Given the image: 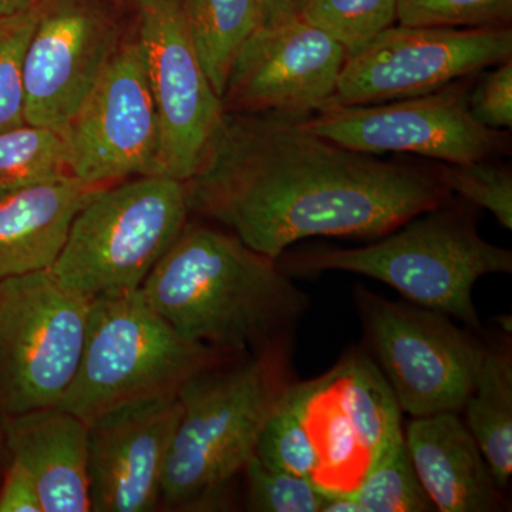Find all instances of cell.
<instances>
[{
    "instance_id": "obj_1",
    "label": "cell",
    "mask_w": 512,
    "mask_h": 512,
    "mask_svg": "<svg viewBox=\"0 0 512 512\" xmlns=\"http://www.w3.org/2000/svg\"><path fill=\"white\" fill-rule=\"evenodd\" d=\"M303 119L224 111L185 181L190 212L278 261L302 239L383 237L450 200L437 170L339 146Z\"/></svg>"
},
{
    "instance_id": "obj_2",
    "label": "cell",
    "mask_w": 512,
    "mask_h": 512,
    "mask_svg": "<svg viewBox=\"0 0 512 512\" xmlns=\"http://www.w3.org/2000/svg\"><path fill=\"white\" fill-rule=\"evenodd\" d=\"M140 291L183 338L227 352L269 348L309 305L276 259L195 224L185 225Z\"/></svg>"
},
{
    "instance_id": "obj_3",
    "label": "cell",
    "mask_w": 512,
    "mask_h": 512,
    "mask_svg": "<svg viewBox=\"0 0 512 512\" xmlns=\"http://www.w3.org/2000/svg\"><path fill=\"white\" fill-rule=\"evenodd\" d=\"M269 346L228 370L207 369L181 387V417L165 460L161 504L198 510L255 456L286 387L285 353Z\"/></svg>"
},
{
    "instance_id": "obj_4",
    "label": "cell",
    "mask_w": 512,
    "mask_h": 512,
    "mask_svg": "<svg viewBox=\"0 0 512 512\" xmlns=\"http://www.w3.org/2000/svg\"><path fill=\"white\" fill-rule=\"evenodd\" d=\"M447 204L417 215L367 247L288 256L286 271L367 276L392 286L413 305L480 329L474 285L485 275L511 274L512 252L485 241L470 215Z\"/></svg>"
},
{
    "instance_id": "obj_5",
    "label": "cell",
    "mask_w": 512,
    "mask_h": 512,
    "mask_svg": "<svg viewBox=\"0 0 512 512\" xmlns=\"http://www.w3.org/2000/svg\"><path fill=\"white\" fill-rule=\"evenodd\" d=\"M215 353L183 338L140 289L94 296L79 367L57 407L90 423L124 404L177 394Z\"/></svg>"
},
{
    "instance_id": "obj_6",
    "label": "cell",
    "mask_w": 512,
    "mask_h": 512,
    "mask_svg": "<svg viewBox=\"0 0 512 512\" xmlns=\"http://www.w3.org/2000/svg\"><path fill=\"white\" fill-rule=\"evenodd\" d=\"M188 214L184 181L148 175L111 184L76 215L50 271L90 299L138 291L180 237Z\"/></svg>"
},
{
    "instance_id": "obj_7",
    "label": "cell",
    "mask_w": 512,
    "mask_h": 512,
    "mask_svg": "<svg viewBox=\"0 0 512 512\" xmlns=\"http://www.w3.org/2000/svg\"><path fill=\"white\" fill-rule=\"evenodd\" d=\"M89 306L50 269L0 281V419L59 406L82 357Z\"/></svg>"
},
{
    "instance_id": "obj_8",
    "label": "cell",
    "mask_w": 512,
    "mask_h": 512,
    "mask_svg": "<svg viewBox=\"0 0 512 512\" xmlns=\"http://www.w3.org/2000/svg\"><path fill=\"white\" fill-rule=\"evenodd\" d=\"M474 76L389 104L322 110L305 117L303 124L326 140L372 156L410 153L443 164L495 160L510 150V134L474 119L468 109Z\"/></svg>"
},
{
    "instance_id": "obj_9",
    "label": "cell",
    "mask_w": 512,
    "mask_h": 512,
    "mask_svg": "<svg viewBox=\"0 0 512 512\" xmlns=\"http://www.w3.org/2000/svg\"><path fill=\"white\" fill-rule=\"evenodd\" d=\"M359 309L383 376L403 413H458L483 349L443 313L359 293Z\"/></svg>"
},
{
    "instance_id": "obj_10",
    "label": "cell",
    "mask_w": 512,
    "mask_h": 512,
    "mask_svg": "<svg viewBox=\"0 0 512 512\" xmlns=\"http://www.w3.org/2000/svg\"><path fill=\"white\" fill-rule=\"evenodd\" d=\"M511 56L510 26L434 28L394 23L348 56L328 109L423 96Z\"/></svg>"
},
{
    "instance_id": "obj_11",
    "label": "cell",
    "mask_w": 512,
    "mask_h": 512,
    "mask_svg": "<svg viewBox=\"0 0 512 512\" xmlns=\"http://www.w3.org/2000/svg\"><path fill=\"white\" fill-rule=\"evenodd\" d=\"M60 136L67 171L83 183L158 175L160 126L137 36L124 37Z\"/></svg>"
},
{
    "instance_id": "obj_12",
    "label": "cell",
    "mask_w": 512,
    "mask_h": 512,
    "mask_svg": "<svg viewBox=\"0 0 512 512\" xmlns=\"http://www.w3.org/2000/svg\"><path fill=\"white\" fill-rule=\"evenodd\" d=\"M137 12V39L160 126L158 175L185 183L224 107L192 46L183 0H146Z\"/></svg>"
},
{
    "instance_id": "obj_13",
    "label": "cell",
    "mask_w": 512,
    "mask_h": 512,
    "mask_svg": "<svg viewBox=\"0 0 512 512\" xmlns=\"http://www.w3.org/2000/svg\"><path fill=\"white\" fill-rule=\"evenodd\" d=\"M123 40L107 0H40L23 59L26 123L60 133Z\"/></svg>"
},
{
    "instance_id": "obj_14",
    "label": "cell",
    "mask_w": 512,
    "mask_h": 512,
    "mask_svg": "<svg viewBox=\"0 0 512 512\" xmlns=\"http://www.w3.org/2000/svg\"><path fill=\"white\" fill-rule=\"evenodd\" d=\"M348 53L302 18L259 28L239 50L224 111L309 117L329 107Z\"/></svg>"
},
{
    "instance_id": "obj_15",
    "label": "cell",
    "mask_w": 512,
    "mask_h": 512,
    "mask_svg": "<svg viewBox=\"0 0 512 512\" xmlns=\"http://www.w3.org/2000/svg\"><path fill=\"white\" fill-rule=\"evenodd\" d=\"M180 417L177 393L124 404L90 421V510H157Z\"/></svg>"
},
{
    "instance_id": "obj_16",
    "label": "cell",
    "mask_w": 512,
    "mask_h": 512,
    "mask_svg": "<svg viewBox=\"0 0 512 512\" xmlns=\"http://www.w3.org/2000/svg\"><path fill=\"white\" fill-rule=\"evenodd\" d=\"M12 461L36 485L43 512H89V423L60 407L3 417Z\"/></svg>"
},
{
    "instance_id": "obj_17",
    "label": "cell",
    "mask_w": 512,
    "mask_h": 512,
    "mask_svg": "<svg viewBox=\"0 0 512 512\" xmlns=\"http://www.w3.org/2000/svg\"><path fill=\"white\" fill-rule=\"evenodd\" d=\"M106 187L62 175L0 190V281L52 268L74 218Z\"/></svg>"
},
{
    "instance_id": "obj_18",
    "label": "cell",
    "mask_w": 512,
    "mask_h": 512,
    "mask_svg": "<svg viewBox=\"0 0 512 512\" xmlns=\"http://www.w3.org/2000/svg\"><path fill=\"white\" fill-rule=\"evenodd\" d=\"M424 493L440 512H488L497 508L490 467L457 413L416 417L404 433Z\"/></svg>"
},
{
    "instance_id": "obj_19",
    "label": "cell",
    "mask_w": 512,
    "mask_h": 512,
    "mask_svg": "<svg viewBox=\"0 0 512 512\" xmlns=\"http://www.w3.org/2000/svg\"><path fill=\"white\" fill-rule=\"evenodd\" d=\"M306 426L319 456L313 483L323 493H353L370 458L343 410L330 375L295 384Z\"/></svg>"
},
{
    "instance_id": "obj_20",
    "label": "cell",
    "mask_w": 512,
    "mask_h": 512,
    "mask_svg": "<svg viewBox=\"0 0 512 512\" xmlns=\"http://www.w3.org/2000/svg\"><path fill=\"white\" fill-rule=\"evenodd\" d=\"M463 409L495 484L505 487L512 474V360L507 349H483Z\"/></svg>"
},
{
    "instance_id": "obj_21",
    "label": "cell",
    "mask_w": 512,
    "mask_h": 512,
    "mask_svg": "<svg viewBox=\"0 0 512 512\" xmlns=\"http://www.w3.org/2000/svg\"><path fill=\"white\" fill-rule=\"evenodd\" d=\"M329 375L343 410L369 454L370 463L390 447L402 443L403 412L376 363L367 357H350Z\"/></svg>"
},
{
    "instance_id": "obj_22",
    "label": "cell",
    "mask_w": 512,
    "mask_h": 512,
    "mask_svg": "<svg viewBox=\"0 0 512 512\" xmlns=\"http://www.w3.org/2000/svg\"><path fill=\"white\" fill-rule=\"evenodd\" d=\"M192 46L222 99L239 50L261 28L258 0H183Z\"/></svg>"
},
{
    "instance_id": "obj_23",
    "label": "cell",
    "mask_w": 512,
    "mask_h": 512,
    "mask_svg": "<svg viewBox=\"0 0 512 512\" xmlns=\"http://www.w3.org/2000/svg\"><path fill=\"white\" fill-rule=\"evenodd\" d=\"M255 456L265 466L313 480L319 456L303 417L295 384H289L266 419Z\"/></svg>"
},
{
    "instance_id": "obj_24",
    "label": "cell",
    "mask_w": 512,
    "mask_h": 512,
    "mask_svg": "<svg viewBox=\"0 0 512 512\" xmlns=\"http://www.w3.org/2000/svg\"><path fill=\"white\" fill-rule=\"evenodd\" d=\"M353 494L362 512L436 510L421 487L404 440L369 464Z\"/></svg>"
},
{
    "instance_id": "obj_25",
    "label": "cell",
    "mask_w": 512,
    "mask_h": 512,
    "mask_svg": "<svg viewBox=\"0 0 512 512\" xmlns=\"http://www.w3.org/2000/svg\"><path fill=\"white\" fill-rule=\"evenodd\" d=\"M62 175L70 174L60 133L30 124L0 131V190Z\"/></svg>"
},
{
    "instance_id": "obj_26",
    "label": "cell",
    "mask_w": 512,
    "mask_h": 512,
    "mask_svg": "<svg viewBox=\"0 0 512 512\" xmlns=\"http://www.w3.org/2000/svg\"><path fill=\"white\" fill-rule=\"evenodd\" d=\"M301 18L352 56L397 23V0H305Z\"/></svg>"
},
{
    "instance_id": "obj_27",
    "label": "cell",
    "mask_w": 512,
    "mask_h": 512,
    "mask_svg": "<svg viewBox=\"0 0 512 512\" xmlns=\"http://www.w3.org/2000/svg\"><path fill=\"white\" fill-rule=\"evenodd\" d=\"M441 183L450 192L473 202L494 215L508 231L512 229V175L507 167L494 160L470 164H439Z\"/></svg>"
},
{
    "instance_id": "obj_28",
    "label": "cell",
    "mask_w": 512,
    "mask_h": 512,
    "mask_svg": "<svg viewBox=\"0 0 512 512\" xmlns=\"http://www.w3.org/2000/svg\"><path fill=\"white\" fill-rule=\"evenodd\" d=\"M512 0H397V23L434 28L510 26Z\"/></svg>"
},
{
    "instance_id": "obj_29",
    "label": "cell",
    "mask_w": 512,
    "mask_h": 512,
    "mask_svg": "<svg viewBox=\"0 0 512 512\" xmlns=\"http://www.w3.org/2000/svg\"><path fill=\"white\" fill-rule=\"evenodd\" d=\"M247 474V510L252 512H320L326 493L308 477L265 466L254 456Z\"/></svg>"
},
{
    "instance_id": "obj_30",
    "label": "cell",
    "mask_w": 512,
    "mask_h": 512,
    "mask_svg": "<svg viewBox=\"0 0 512 512\" xmlns=\"http://www.w3.org/2000/svg\"><path fill=\"white\" fill-rule=\"evenodd\" d=\"M36 9L0 26V131L28 124L23 59L35 29Z\"/></svg>"
},
{
    "instance_id": "obj_31",
    "label": "cell",
    "mask_w": 512,
    "mask_h": 512,
    "mask_svg": "<svg viewBox=\"0 0 512 512\" xmlns=\"http://www.w3.org/2000/svg\"><path fill=\"white\" fill-rule=\"evenodd\" d=\"M474 119L497 130L512 127V60L494 66L468 93Z\"/></svg>"
},
{
    "instance_id": "obj_32",
    "label": "cell",
    "mask_w": 512,
    "mask_h": 512,
    "mask_svg": "<svg viewBox=\"0 0 512 512\" xmlns=\"http://www.w3.org/2000/svg\"><path fill=\"white\" fill-rule=\"evenodd\" d=\"M0 512H43L32 477L15 461L10 463L0 487Z\"/></svg>"
},
{
    "instance_id": "obj_33",
    "label": "cell",
    "mask_w": 512,
    "mask_h": 512,
    "mask_svg": "<svg viewBox=\"0 0 512 512\" xmlns=\"http://www.w3.org/2000/svg\"><path fill=\"white\" fill-rule=\"evenodd\" d=\"M261 9V26L282 25L293 19L301 18L305 0H258Z\"/></svg>"
},
{
    "instance_id": "obj_34",
    "label": "cell",
    "mask_w": 512,
    "mask_h": 512,
    "mask_svg": "<svg viewBox=\"0 0 512 512\" xmlns=\"http://www.w3.org/2000/svg\"><path fill=\"white\" fill-rule=\"evenodd\" d=\"M320 512H362L353 493L326 494L325 503Z\"/></svg>"
},
{
    "instance_id": "obj_35",
    "label": "cell",
    "mask_w": 512,
    "mask_h": 512,
    "mask_svg": "<svg viewBox=\"0 0 512 512\" xmlns=\"http://www.w3.org/2000/svg\"><path fill=\"white\" fill-rule=\"evenodd\" d=\"M40 0H0V22L15 19L36 9Z\"/></svg>"
},
{
    "instance_id": "obj_36",
    "label": "cell",
    "mask_w": 512,
    "mask_h": 512,
    "mask_svg": "<svg viewBox=\"0 0 512 512\" xmlns=\"http://www.w3.org/2000/svg\"><path fill=\"white\" fill-rule=\"evenodd\" d=\"M113 2L117 3V5L128 6V8L137 10L146 0H113Z\"/></svg>"
},
{
    "instance_id": "obj_37",
    "label": "cell",
    "mask_w": 512,
    "mask_h": 512,
    "mask_svg": "<svg viewBox=\"0 0 512 512\" xmlns=\"http://www.w3.org/2000/svg\"><path fill=\"white\" fill-rule=\"evenodd\" d=\"M10 20H12V19H10ZM6 22H9V20H5V22H0V26L5 25Z\"/></svg>"
}]
</instances>
